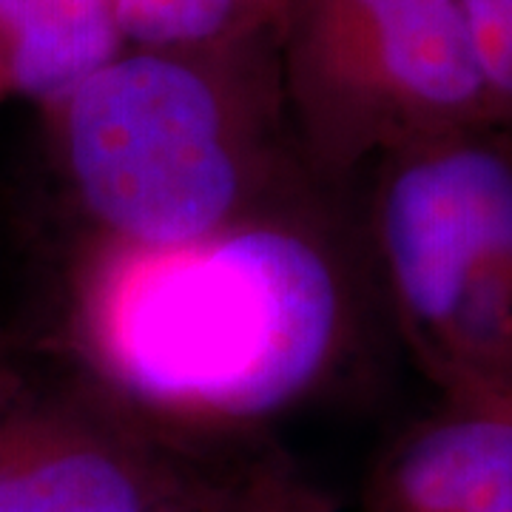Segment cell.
Wrapping results in <instances>:
<instances>
[{
	"instance_id": "1",
	"label": "cell",
	"mask_w": 512,
	"mask_h": 512,
	"mask_svg": "<svg viewBox=\"0 0 512 512\" xmlns=\"http://www.w3.org/2000/svg\"><path fill=\"white\" fill-rule=\"evenodd\" d=\"M302 200L174 245L83 239L66 330L94 396L151 439H220L311 399L356 330L348 262Z\"/></svg>"
},
{
	"instance_id": "2",
	"label": "cell",
	"mask_w": 512,
	"mask_h": 512,
	"mask_svg": "<svg viewBox=\"0 0 512 512\" xmlns=\"http://www.w3.org/2000/svg\"><path fill=\"white\" fill-rule=\"evenodd\" d=\"M43 111L89 239L188 242L302 200L313 180L276 52L126 46Z\"/></svg>"
},
{
	"instance_id": "3",
	"label": "cell",
	"mask_w": 512,
	"mask_h": 512,
	"mask_svg": "<svg viewBox=\"0 0 512 512\" xmlns=\"http://www.w3.org/2000/svg\"><path fill=\"white\" fill-rule=\"evenodd\" d=\"M367 171L373 268L421 373L441 396L512 393V131L427 134Z\"/></svg>"
},
{
	"instance_id": "4",
	"label": "cell",
	"mask_w": 512,
	"mask_h": 512,
	"mask_svg": "<svg viewBox=\"0 0 512 512\" xmlns=\"http://www.w3.org/2000/svg\"><path fill=\"white\" fill-rule=\"evenodd\" d=\"M276 63L316 183L427 134L495 123L458 0H288Z\"/></svg>"
},
{
	"instance_id": "5",
	"label": "cell",
	"mask_w": 512,
	"mask_h": 512,
	"mask_svg": "<svg viewBox=\"0 0 512 512\" xmlns=\"http://www.w3.org/2000/svg\"><path fill=\"white\" fill-rule=\"evenodd\" d=\"M191 495L160 441L92 399L0 404V512H157Z\"/></svg>"
},
{
	"instance_id": "6",
	"label": "cell",
	"mask_w": 512,
	"mask_h": 512,
	"mask_svg": "<svg viewBox=\"0 0 512 512\" xmlns=\"http://www.w3.org/2000/svg\"><path fill=\"white\" fill-rule=\"evenodd\" d=\"M362 512H512V393L441 396L379 458Z\"/></svg>"
},
{
	"instance_id": "7",
	"label": "cell",
	"mask_w": 512,
	"mask_h": 512,
	"mask_svg": "<svg viewBox=\"0 0 512 512\" xmlns=\"http://www.w3.org/2000/svg\"><path fill=\"white\" fill-rule=\"evenodd\" d=\"M126 49L114 0H0V63L9 94L52 106Z\"/></svg>"
},
{
	"instance_id": "8",
	"label": "cell",
	"mask_w": 512,
	"mask_h": 512,
	"mask_svg": "<svg viewBox=\"0 0 512 512\" xmlns=\"http://www.w3.org/2000/svg\"><path fill=\"white\" fill-rule=\"evenodd\" d=\"M288 0H114L126 46L276 52Z\"/></svg>"
},
{
	"instance_id": "9",
	"label": "cell",
	"mask_w": 512,
	"mask_h": 512,
	"mask_svg": "<svg viewBox=\"0 0 512 512\" xmlns=\"http://www.w3.org/2000/svg\"><path fill=\"white\" fill-rule=\"evenodd\" d=\"M493 100L495 123L512 131V0H458Z\"/></svg>"
},
{
	"instance_id": "10",
	"label": "cell",
	"mask_w": 512,
	"mask_h": 512,
	"mask_svg": "<svg viewBox=\"0 0 512 512\" xmlns=\"http://www.w3.org/2000/svg\"><path fill=\"white\" fill-rule=\"evenodd\" d=\"M225 512H328L299 478L276 467L259 470L231 498H222Z\"/></svg>"
},
{
	"instance_id": "11",
	"label": "cell",
	"mask_w": 512,
	"mask_h": 512,
	"mask_svg": "<svg viewBox=\"0 0 512 512\" xmlns=\"http://www.w3.org/2000/svg\"><path fill=\"white\" fill-rule=\"evenodd\" d=\"M32 387L35 384L29 379V370L20 362L12 342L0 333V404L18 399V396H23Z\"/></svg>"
},
{
	"instance_id": "12",
	"label": "cell",
	"mask_w": 512,
	"mask_h": 512,
	"mask_svg": "<svg viewBox=\"0 0 512 512\" xmlns=\"http://www.w3.org/2000/svg\"><path fill=\"white\" fill-rule=\"evenodd\" d=\"M157 512H225V507H222V501H202V498L191 493Z\"/></svg>"
},
{
	"instance_id": "13",
	"label": "cell",
	"mask_w": 512,
	"mask_h": 512,
	"mask_svg": "<svg viewBox=\"0 0 512 512\" xmlns=\"http://www.w3.org/2000/svg\"><path fill=\"white\" fill-rule=\"evenodd\" d=\"M9 97V83H6V74H3V63H0V103Z\"/></svg>"
}]
</instances>
